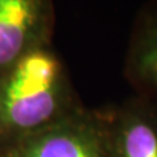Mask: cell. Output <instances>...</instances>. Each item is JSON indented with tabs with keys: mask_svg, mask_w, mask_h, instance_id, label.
<instances>
[{
	"mask_svg": "<svg viewBox=\"0 0 157 157\" xmlns=\"http://www.w3.org/2000/svg\"><path fill=\"white\" fill-rule=\"evenodd\" d=\"M128 68L137 82L157 89V22L137 37L131 48Z\"/></svg>",
	"mask_w": 157,
	"mask_h": 157,
	"instance_id": "obj_5",
	"label": "cell"
},
{
	"mask_svg": "<svg viewBox=\"0 0 157 157\" xmlns=\"http://www.w3.org/2000/svg\"><path fill=\"white\" fill-rule=\"evenodd\" d=\"M0 157H111L109 118L77 107L46 128L2 147Z\"/></svg>",
	"mask_w": 157,
	"mask_h": 157,
	"instance_id": "obj_2",
	"label": "cell"
},
{
	"mask_svg": "<svg viewBox=\"0 0 157 157\" xmlns=\"http://www.w3.org/2000/svg\"><path fill=\"white\" fill-rule=\"evenodd\" d=\"M51 0H0V76L50 43Z\"/></svg>",
	"mask_w": 157,
	"mask_h": 157,
	"instance_id": "obj_3",
	"label": "cell"
},
{
	"mask_svg": "<svg viewBox=\"0 0 157 157\" xmlns=\"http://www.w3.org/2000/svg\"><path fill=\"white\" fill-rule=\"evenodd\" d=\"M62 59L50 43L0 76V148L41 131L77 109Z\"/></svg>",
	"mask_w": 157,
	"mask_h": 157,
	"instance_id": "obj_1",
	"label": "cell"
},
{
	"mask_svg": "<svg viewBox=\"0 0 157 157\" xmlns=\"http://www.w3.org/2000/svg\"><path fill=\"white\" fill-rule=\"evenodd\" d=\"M111 157H157V113L130 104L109 117Z\"/></svg>",
	"mask_w": 157,
	"mask_h": 157,
	"instance_id": "obj_4",
	"label": "cell"
}]
</instances>
